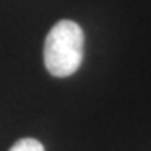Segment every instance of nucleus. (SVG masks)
Returning <instances> with one entry per match:
<instances>
[{"instance_id": "nucleus-1", "label": "nucleus", "mask_w": 151, "mask_h": 151, "mask_svg": "<svg viewBox=\"0 0 151 151\" xmlns=\"http://www.w3.org/2000/svg\"><path fill=\"white\" fill-rule=\"evenodd\" d=\"M84 57V32L72 20H59L44 44V64L54 77L72 76Z\"/></svg>"}, {"instance_id": "nucleus-2", "label": "nucleus", "mask_w": 151, "mask_h": 151, "mask_svg": "<svg viewBox=\"0 0 151 151\" xmlns=\"http://www.w3.org/2000/svg\"><path fill=\"white\" fill-rule=\"evenodd\" d=\"M9 151H45L44 150V145L37 139H32V138H24V139H19L17 143H14Z\"/></svg>"}]
</instances>
